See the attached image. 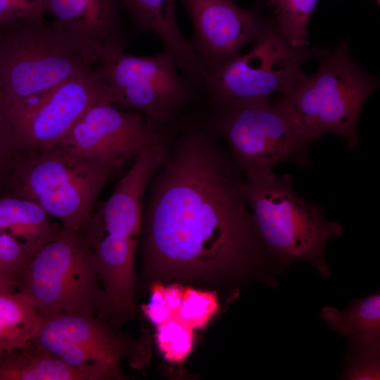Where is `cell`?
<instances>
[{
  "instance_id": "cell-9",
  "label": "cell",
  "mask_w": 380,
  "mask_h": 380,
  "mask_svg": "<svg viewBox=\"0 0 380 380\" xmlns=\"http://www.w3.org/2000/svg\"><path fill=\"white\" fill-rule=\"evenodd\" d=\"M327 50L298 49L281 36L273 21L246 54H240L213 74L205 75L204 99L210 103L281 95L306 77L304 61Z\"/></svg>"
},
{
  "instance_id": "cell-10",
  "label": "cell",
  "mask_w": 380,
  "mask_h": 380,
  "mask_svg": "<svg viewBox=\"0 0 380 380\" xmlns=\"http://www.w3.org/2000/svg\"><path fill=\"white\" fill-rule=\"evenodd\" d=\"M106 102V88L92 68L39 97L3 110L21 148L30 149L61 141L87 110Z\"/></svg>"
},
{
  "instance_id": "cell-8",
  "label": "cell",
  "mask_w": 380,
  "mask_h": 380,
  "mask_svg": "<svg viewBox=\"0 0 380 380\" xmlns=\"http://www.w3.org/2000/svg\"><path fill=\"white\" fill-rule=\"evenodd\" d=\"M15 279L40 315L72 312L103 318V290L84 234L62 227L30 256Z\"/></svg>"
},
{
  "instance_id": "cell-5",
  "label": "cell",
  "mask_w": 380,
  "mask_h": 380,
  "mask_svg": "<svg viewBox=\"0 0 380 380\" xmlns=\"http://www.w3.org/2000/svg\"><path fill=\"white\" fill-rule=\"evenodd\" d=\"M243 173L242 190L267 251L284 261H310L327 276L324 249L329 239L342 234L341 226L327 220L319 204L300 197L290 175L278 177L272 170Z\"/></svg>"
},
{
  "instance_id": "cell-21",
  "label": "cell",
  "mask_w": 380,
  "mask_h": 380,
  "mask_svg": "<svg viewBox=\"0 0 380 380\" xmlns=\"http://www.w3.org/2000/svg\"><path fill=\"white\" fill-rule=\"evenodd\" d=\"M319 0H270L273 7V21L284 39L293 48L304 49L308 45V25Z\"/></svg>"
},
{
  "instance_id": "cell-31",
  "label": "cell",
  "mask_w": 380,
  "mask_h": 380,
  "mask_svg": "<svg viewBox=\"0 0 380 380\" xmlns=\"http://www.w3.org/2000/svg\"><path fill=\"white\" fill-rule=\"evenodd\" d=\"M378 5H379L380 0H375Z\"/></svg>"
},
{
  "instance_id": "cell-1",
  "label": "cell",
  "mask_w": 380,
  "mask_h": 380,
  "mask_svg": "<svg viewBox=\"0 0 380 380\" xmlns=\"http://www.w3.org/2000/svg\"><path fill=\"white\" fill-rule=\"evenodd\" d=\"M218 139L203 120L189 119L150 179L139 237L146 262L168 275L226 274L267 251L243 172Z\"/></svg>"
},
{
  "instance_id": "cell-29",
  "label": "cell",
  "mask_w": 380,
  "mask_h": 380,
  "mask_svg": "<svg viewBox=\"0 0 380 380\" xmlns=\"http://www.w3.org/2000/svg\"><path fill=\"white\" fill-rule=\"evenodd\" d=\"M17 289L15 278L0 271V293L13 292Z\"/></svg>"
},
{
  "instance_id": "cell-30",
  "label": "cell",
  "mask_w": 380,
  "mask_h": 380,
  "mask_svg": "<svg viewBox=\"0 0 380 380\" xmlns=\"http://www.w3.org/2000/svg\"><path fill=\"white\" fill-rule=\"evenodd\" d=\"M25 6L39 15L46 11V0H20Z\"/></svg>"
},
{
  "instance_id": "cell-3",
  "label": "cell",
  "mask_w": 380,
  "mask_h": 380,
  "mask_svg": "<svg viewBox=\"0 0 380 380\" xmlns=\"http://www.w3.org/2000/svg\"><path fill=\"white\" fill-rule=\"evenodd\" d=\"M96 62L55 21L41 17L0 23V108L39 97Z\"/></svg>"
},
{
  "instance_id": "cell-25",
  "label": "cell",
  "mask_w": 380,
  "mask_h": 380,
  "mask_svg": "<svg viewBox=\"0 0 380 380\" xmlns=\"http://www.w3.org/2000/svg\"><path fill=\"white\" fill-rule=\"evenodd\" d=\"M30 256L22 243L10 234L0 232V271L16 279Z\"/></svg>"
},
{
  "instance_id": "cell-28",
  "label": "cell",
  "mask_w": 380,
  "mask_h": 380,
  "mask_svg": "<svg viewBox=\"0 0 380 380\" xmlns=\"http://www.w3.org/2000/svg\"><path fill=\"white\" fill-rule=\"evenodd\" d=\"M185 288L179 284L164 287V295L167 302L172 317H178Z\"/></svg>"
},
{
  "instance_id": "cell-16",
  "label": "cell",
  "mask_w": 380,
  "mask_h": 380,
  "mask_svg": "<svg viewBox=\"0 0 380 380\" xmlns=\"http://www.w3.org/2000/svg\"><path fill=\"white\" fill-rule=\"evenodd\" d=\"M120 1L127 8L141 31L151 32L160 39L163 49L174 57L180 73L201 88L205 72L179 26L175 11L176 0Z\"/></svg>"
},
{
  "instance_id": "cell-24",
  "label": "cell",
  "mask_w": 380,
  "mask_h": 380,
  "mask_svg": "<svg viewBox=\"0 0 380 380\" xmlns=\"http://www.w3.org/2000/svg\"><path fill=\"white\" fill-rule=\"evenodd\" d=\"M22 151L8 117L0 108V186L7 185Z\"/></svg>"
},
{
  "instance_id": "cell-11",
  "label": "cell",
  "mask_w": 380,
  "mask_h": 380,
  "mask_svg": "<svg viewBox=\"0 0 380 380\" xmlns=\"http://www.w3.org/2000/svg\"><path fill=\"white\" fill-rule=\"evenodd\" d=\"M32 341L98 380L122 378L120 362L131 350L103 318L72 312L41 315Z\"/></svg>"
},
{
  "instance_id": "cell-13",
  "label": "cell",
  "mask_w": 380,
  "mask_h": 380,
  "mask_svg": "<svg viewBox=\"0 0 380 380\" xmlns=\"http://www.w3.org/2000/svg\"><path fill=\"white\" fill-rule=\"evenodd\" d=\"M169 133L156 131L141 113L106 102L87 110L59 142L87 157L122 167Z\"/></svg>"
},
{
  "instance_id": "cell-26",
  "label": "cell",
  "mask_w": 380,
  "mask_h": 380,
  "mask_svg": "<svg viewBox=\"0 0 380 380\" xmlns=\"http://www.w3.org/2000/svg\"><path fill=\"white\" fill-rule=\"evenodd\" d=\"M164 287L160 284H155L151 289L150 301L142 306V310L146 317L156 326L172 318L164 295Z\"/></svg>"
},
{
  "instance_id": "cell-19",
  "label": "cell",
  "mask_w": 380,
  "mask_h": 380,
  "mask_svg": "<svg viewBox=\"0 0 380 380\" xmlns=\"http://www.w3.org/2000/svg\"><path fill=\"white\" fill-rule=\"evenodd\" d=\"M321 316L333 329L353 338L363 347H377L380 336L379 292L354 300L343 311L326 306Z\"/></svg>"
},
{
  "instance_id": "cell-4",
  "label": "cell",
  "mask_w": 380,
  "mask_h": 380,
  "mask_svg": "<svg viewBox=\"0 0 380 380\" xmlns=\"http://www.w3.org/2000/svg\"><path fill=\"white\" fill-rule=\"evenodd\" d=\"M204 122L227 144L229 153L242 172L270 170L281 163L309 165L311 140L279 99L269 96L210 103L203 99Z\"/></svg>"
},
{
  "instance_id": "cell-17",
  "label": "cell",
  "mask_w": 380,
  "mask_h": 380,
  "mask_svg": "<svg viewBox=\"0 0 380 380\" xmlns=\"http://www.w3.org/2000/svg\"><path fill=\"white\" fill-rule=\"evenodd\" d=\"M0 380H98L32 341L0 357Z\"/></svg>"
},
{
  "instance_id": "cell-18",
  "label": "cell",
  "mask_w": 380,
  "mask_h": 380,
  "mask_svg": "<svg viewBox=\"0 0 380 380\" xmlns=\"http://www.w3.org/2000/svg\"><path fill=\"white\" fill-rule=\"evenodd\" d=\"M34 202L10 195L0 197V232L22 243L32 255L61 230Z\"/></svg>"
},
{
  "instance_id": "cell-20",
  "label": "cell",
  "mask_w": 380,
  "mask_h": 380,
  "mask_svg": "<svg viewBox=\"0 0 380 380\" xmlns=\"http://www.w3.org/2000/svg\"><path fill=\"white\" fill-rule=\"evenodd\" d=\"M41 315L20 291L0 293V357L32 341Z\"/></svg>"
},
{
  "instance_id": "cell-2",
  "label": "cell",
  "mask_w": 380,
  "mask_h": 380,
  "mask_svg": "<svg viewBox=\"0 0 380 380\" xmlns=\"http://www.w3.org/2000/svg\"><path fill=\"white\" fill-rule=\"evenodd\" d=\"M120 167L61 142L23 149L6 185L7 195L32 201L63 229L84 234L99 194Z\"/></svg>"
},
{
  "instance_id": "cell-27",
  "label": "cell",
  "mask_w": 380,
  "mask_h": 380,
  "mask_svg": "<svg viewBox=\"0 0 380 380\" xmlns=\"http://www.w3.org/2000/svg\"><path fill=\"white\" fill-rule=\"evenodd\" d=\"M41 17L20 0H0V23Z\"/></svg>"
},
{
  "instance_id": "cell-6",
  "label": "cell",
  "mask_w": 380,
  "mask_h": 380,
  "mask_svg": "<svg viewBox=\"0 0 380 380\" xmlns=\"http://www.w3.org/2000/svg\"><path fill=\"white\" fill-rule=\"evenodd\" d=\"M96 64L93 68L106 88L108 102L141 113L158 132L177 129L203 99L201 90L178 72L174 57L164 49L151 56L113 51Z\"/></svg>"
},
{
  "instance_id": "cell-7",
  "label": "cell",
  "mask_w": 380,
  "mask_h": 380,
  "mask_svg": "<svg viewBox=\"0 0 380 380\" xmlns=\"http://www.w3.org/2000/svg\"><path fill=\"white\" fill-rule=\"evenodd\" d=\"M319 57L317 72L306 75L280 99L311 141L331 133L355 148L360 141L357 123L362 110L379 82L355 63L348 38Z\"/></svg>"
},
{
  "instance_id": "cell-15",
  "label": "cell",
  "mask_w": 380,
  "mask_h": 380,
  "mask_svg": "<svg viewBox=\"0 0 380 380\" xmlns=\"http://www.w3.org/2000/svg\"><path fill=\"white\" fill-rule=\"evenodd\" d=\"M120 0H46V11L95 59L125 50Z\"/></svg>"
},
{
  "instance_id": "cell-14",
  "label": "cell",
  "mask_w": 380,
  "mask_h": 380,
  "mask_svg": "<svg viewBox=\"0 0 380 380\" xmlns=\"http://www.w3.org/2000/svg\"><path fill=\"white\" fill-rule=\"evenodd\" d=\"M167 134L134 158L108 200L94 213L87 232L117 233L139 239L143 205L150 179L162 163L171 137Z\"/></svg>"
},
{
  "instance_id": "cell-12",
  "label": "cell",
  "mask_w": 380,
  "mask_h": 380,
  "mask_svg": "<svg viewBox=\"0 0 380 380\" xmlns=\"http://www.w3.org/2000/svg\"><path fill=\"white\" fill-rule=\"evenodd\" d=\"M187 13L194 30L189 40L205 75L213 74L254 43L271 23L256 11L234 0H176Z\"/></svg>"
},
{
  "instance_id": "cell-22",
  "label": "cell",
  "mask_w": 380,
  "mask_h": 380,
  "mask_svg": "<svg viewBox=\"0 0 380 380\" xmlns=\"http://www.w3.org/2000/svg\"><path fill=\"white\" fill-rule=\"evenodd\" d=\"M194 330L179 316L157 325L156 344L163 357L173 363L183 362L191 351Z\"/></svg>"
},
{
  "instance_id": "cell-23",
  "label": "cell",
  "mask_w": 380,
  "mask_h": 380,
  "mask_svg": "<svg viewBox=\"0 0 380 380\" xmlns=\"http://www.w3.org/2000/svg\"><path fill=\"white\" fill-rule=\"evenodd\" d=\"M219 309L215 292L187 288L184 289L179 317L194 329H201Z\"/></svg>"
}]
</instances>
